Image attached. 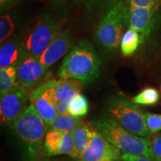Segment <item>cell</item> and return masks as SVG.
Listing matches in <instances>:
<instances>
[{"mask_svg": "<svg viewBox=\"0 0 161 161\" xmlns=\"http://www.w3.org/2000/svg\"><path fill=\"white\" fill-rule=\"evenodd\" d=\"M74 161H80L79 160H74Z\"/></svg>", "mask_w": 161, "mask_h": 161, "instance_id": "obj_33", "label": "cell"}, {"mask_svg": "<svg viewBox=\"0 0 161 161\" xmlns=\"http://www.w3.org/2000/svg\"><path fill=\"white\" fill-rule=\"evenodd\" d=\"M141 43L140 34L135 30L130 29L127 30L122 35L120 41V49L125 56H129L136 51Z\"/></svg>", "mask_w": 161, "mask_h": 161, "instance_id": "obj_16", "label": "cell"}, {"mask_svg": "<svg viewBox=\"0 0 161 161\" xmlns=\"http://www.w3.org/2000/svg\"><path fill=\"white\" fill-rule=\"evenodd\" d=\"M71 44L72 40L69 32L59 29L51 43L40 58V62L49 69L65 55Z\"/></svg>", "mask_w": 161, "mask_h": 161, "instance_id": "obj_11", "label": "cell"}, {"mask_svg": "<svg viewBox=\"0 0 161 161\" xmlns=\"http://www.w3.org/2000/svg\"><path fill=\"white\" fill-rule=\"evenodd\" d=\"M89 103L86 98L81 93L74 96L68 105V114L75 118L81 117L87 114Z\"/></svg>", "mask_w": 161, "mask_h": 161, "instance_id": "obj_19", "label": "cell"}, {"mask_svg": "<svg viewBox=\"0 0 161 161\" xmlns=\"http://www.w3.org/2000/svg\"><path fill=\"white\" fill-rule=\"evenodd\" d=\"M160 6L142 7L128 5L127 23L140 34L141 42L151 35L158 22Z\"/></svg>", "mask_w": 161, "mask_h": 161, "instance_id": "obj_8", "label": "cell"}, {"mask_svg": "<svg viewBox=\"0 0 161 161\" xmlns=\"http://www.w3.org/2000/svg\"><path fill=\"white\" fill-rule=\"evenodd\" d=\"M37 161H50V160H48V159H43V160H37Z\"/></svg>", "mask_w": 161, "mask_h": 161, "instance_id": "obj_31", "label": "cell"}, {"mask_svg": "<svg viewBox=\"0 0 161 161\" xmlns=\"http://www.w3.org/2000/svg\"><path fill=\"white\" fill-rule=\"evenodd\" d=\"M129 6L155 7L161 5V0H127Z\"/></svg>", "mask_w": 161, "mask_h": 161, "instance_id": "obj_26", "label": "cell"}, {"mask_svg": "<svg viewBox=\"0 0 161 161\" xmlns=\"http://www.w3.org/2000/svg\"><path fill=\"white\" fill-rule=\"evenodd\" d=\"M160 95L158 90L154 88L148 87L142 90L138 95L132 98V102L136 104L152 105L156 104L159 101Z\"/></svg>", "mask_w": 161, "mask_h": 161, "instance_id": "obj_21", "label": "cell"}, {"mask_svg": "<svg viewBox=\"0 0 161 161\" xmlns=\"http://www.w3.org/2000/svg\"><path fill=\"white\" fill-rule=\"evenodd\" d=\"M121 156V151L110 143L95 128L93 136L89 145L78 160L80 161H100L103 160L119 161L122 160Z\"/></svg>", "mask_w": 161, "mask_h": 161, "instance_id": "obj_9", "label": "cell"}, {"mask_svg": "<svg viewBox=\"0 0 161 161\" xmlns=\"http://www.w3.org/2000/svg\"><path fill=\"white\" fill-rule=\"evenodd\" d=\"M121 158L123 161H154L146 157L134 155V154H126V153H122Z\"/></svg>", "mask_w": 161, "mask_h": 161, "instance_id": "obj_28", "label": "cell"}, {"mask_svg": "<svg viewBox=\"0 0 161 161\" xmlns=\"http://www.w3.org/2000/svg\"><path fill=\"white\" fill-rule=\"evenodd\" d=\"M23 59V43L15 40H8L0 49V69L16 66Z\"/></svg>", "mask_w": 161, "mask_h": 161, "instance_id": "obj_13", "label": "cell"}, {"mask_svg": "<svg viewBox=\"0 0 161 161\" xmlns=\"http://www.w3.org/2000/svg\"><path fill=\"white\" fill-rule=\"evenodd\" d=\"M69 102H59L56 104V110H57L58 115H69L68 114V105Z\"/></svg>", "mask_w": 161, "mask_h": 161, "instance_id": "obj_29", "label": "cell"}, {"mask_svg": "<svg viewBox=\"0 0 161 161\" xmlns=\"http://www.w3.org/2000/svg\"><path fill=\"white\" fill-rule=\"evenodd\" d=\"M17 84V67L0 69V95L3 96Z\"/></svg>", "mask_w": 161, "mask_h": 161, "instance_id": "obj_20", "label": "cell"}, {"mask_svg": "<svg viewBox=\"0 0 161 161\" xmlns=\"http://www.w3.org/2000/svg\"><path fill=\"white\" fill-rule=\"evenodd\" d=\"M15 25L11 16L4 14L0 18V41H3L8 38L14 31Z\"/></svg>", "mask_w": 161, "mask_h": 161, "instance_id": "obj_23", "label": "cell"}, {"mask_svg": "<svg viewBox=\"0 0 161 161\" xmlns=\"http://www.w3.org/2000/svg\"><path fill=\"white\" fill-rule=\"evenodd\" d=\"M92 125L121 152L144 156L156 161L152 151V141L129 132L110 116L99 117Z\"/></svg>", "mask_w": 161, "mask_h": 161, "instance_id": "obj_2", "label": "cell"}, {"mask_svg": "<svg viewBox=\"0 0 161 161\" xmlns=\"http://www.w3.org/2000/svg\"><path fill=\"white\" fill-rule=\"evenodd\" d=\"M101 61L96 49L89 40L75 44L66 55L58 71L60 78H74L88 84L98 78Z\"/></svg>", "mask_w": 161, "mask_h": 161, "instance_id": "obj_1", "label": "cell"}, {"mask_svg": "<svg viewBox=\"0 0 161 161\" xmlns=\"http://www.w3.org/2000/svg\"><path fill=\"white\" fill-rule=\"evenodd\" d=\"M31 103L35 106L36 110L44 122L50 126L54 119L57 116L58 112L56 110L55 101L52 97L50 90L42 94L41 96L32 100Z\"/></svg>", "mask_w": 161, "mask_h": 161, "instance_id": "obj_14", "label": "cell"}, {"mask_svg": "<svg viewBox=\"0 0 161 161\" xmlns=\"http://www.w3.org/2000/svg\"><path fill=\"white\" fill-rule=\"evenodd\" d=\"M83 83L74 78H60L55 87L50 89L55 105L59 102H69L74 96L80 93Z\"/></svg>", "mask_w": 161, "mask_h": 161, "instance_id": "obj_12", "label": "cell"}, {"mask_svg": "<svg viewBox=\"0 0 161 161\" xmlns=\"http://www.w3.org/2000/svg\"><path fill=\"white\" fill-rule=\"evenodd\" d=\"M128 5L122 0L117 3L106 13L96 28L95 40L104 52L113 54L120 46L125 24L127 23Z\"/></svg>", "mask_w": 161, "mask_h": 161, "instance_id": "obj_4", "label": "cell"}, {"mask_svg": "<svg viewBox=\"0 0 161 161\" xmlns=\"http://www.w3.org/2000/svg\"><path fill=\"white\" fill-rule=\"evenodd\" d=\"M107 109L110 117L129 132L144 138L150 136L143 113L134 102L122 96H112L107 102Z\"/></svg>", "mask_w": 161, "mask_h": 161, "instance_id": "obj_5", "label": "cell"}, {"mask_svg": "<svg viewBox=\"0 0 161 161\" xmlns=\"http://www.w3.org/2000/svg\"><path fill=\"white\" fill-rule=\"evenodd\" d=\"M0 1H1V10L3 11V8L9 7L12 4L14 3L17 0H0Z\"/></svg>", "mask_w": 161, "mask_h": 161, "instance_id": "obj_30", "label": "cell"}, {"mask_svg": "<svg viewBox=\"0 0 161 161\" xmlns=\"http://www.w3.org/2000/svg\"><path fill=\"white\" fill-rule=\"evenodd\" d=\"M100 161H113L111 160H100Z\"/></svg>", "mask_w": 161, "mask_h": 161, "instance_id": "obj_32", "label": "cell"}, {"mask_svg": "<svg viewBox=\"0 0 161 161\" xmlns=\"http://www.w3.org/2000/svg\"><path fill=\"white\" fill-rule=\"evenodd\" d=\"M63 132L49 130L47 131L43 142L44 152L46 156L59 155V150L61 144Z\"/></svg>", "mask_w": 161, "mask_h": 161, "instance_id": "obj_18", "label": "cell"}, {"mask_svg": "<svg viewBox=\"0 0 161 161\" xmlns=\"http://www.w3.org/2000/svg\"><path fill=\"white\" fill-rule=\"evenodd\" d=\"M59 154H67L74 159H78V153L72 132H63Z\"/></svg>", "mask_w": 161, "mask_h": 161, "instance_id": "obj_22", "label": "cell"}, {"mask_svg": "<svg viewBox=\"0 0 161 161\" xmlns=\"http://www.w3.org/2000/svg\"><path fill=\"white\" fill-rule=\"evenodd\" d=\"M11 128L23 142L28 155L36 158L44 142L48 125L40 117L35 106L30 103Z\"/></svg>", "mask_w": 161, "mask_h": 161, "instance_id": "obj_3", "label": "cell"}, {"mask_svg": "<svg viewBox=\"0 0 161 161\" xmlns=\"http://www.w3.org/2000/svg\"><path fill=\"white\" fill-rule=\"evenodd\" d=\"M118 0H88L87 7L91 9L104 10L110 8Z\"/></svg>", "mask_w": 161, "mask_h": 161, "instance_id": "obj_25", "label": "cell"}, {"mask_svg": "<svg viewBox=\"0 0 161 161\" xmlns=\"http://www.w3.org/2000/svg\"><path fill=\"white\" fill-rule=\"evenodd\" d=\"M143 117L150 132L156 133L161 130V115L152 113H143Z\"/></svg>", "mask_w": 161, "mask_h": 161, "instance_id": "obj_24", "label": "cell"}, {"mask_svg": "<svg viewBox=\"0 0 161 161\" xmlns=\"http://www.w3.org/2000/svg\"><path fill=\"white\" fill-rule=\"evenodd\" d=\"M58 23L53 18L42 17L23 43V58L40 59L58 31Z\"/></svg>", "mask_w": 161, "mask_h": 161, "instance_id": "obj_6", "label": "cell"}, {"mask_svg": "<svg viewBox=\"0 0 161 161\" xmlns=\"http://www.w3.org/2000/svg\"><path fill=\"white\" fill-rule=\"evenodd\" d=\"M47 69L38 58H23L17 66V83L31 90L43 79Z\"/></svg>", "mask_w": 161, "mask_h": 161, "instance_id": "obj_10", "label": "cell"}, {"mask_svg": "<svg viewBox=\"0 0 161 161\" xmlns=\"http://www.w3.org/2000/svg\"><path fill=\"white\" fill-rule=\"evenodd\" d=\"M84 121L70 115H58L50 125L49 130L62 132H72Z\"/></svg>", "mask_w": 161, "mask_h": 161, "instance_id": "obj_17", "label": "cell"}, {"mask_svg": "<svg viewBox=\"0 0 161 161\" xmlns=\"http://www.w3.org/2000/svg\"><path fill=\"white\" fill-rule=\"evenodd\" d=\"M152 146L156 161H161V134L153 139Z\"/></svg>", "mask_w": 161, "mask_h": 161, "instance_id": "obj_27", "label": "cell"}, {"mask_svg": "<svg viewBox=\"0 0 161 161\" xmlns=\"http://www.w3.org/2000/svg\"><path fill=\"white\" fill-rule=\"evenodd\" d=\"M94 130L86 122H81L72 131V135L78 153V158L81 155L93 136Z\"/></svg>", "mask_w": 161, "mask_h": 161, "instance_id": "obj_15", "label": "cell"}, {"mask_svg": "<svg viewBox=\"0 0 161 161\" xmlns=\"http://www.w3.org/2000/svg\"><path fill=\"white\" fill-rule=\"evenodd\" d=\"M30 95L29 90L17 83L8 92L2 96L0 100L2 122L11 128L14 121L29 106Z\"/></svg>", "mask_w": 161, "mask_h": 161, "instance_id": "obj_7", "label": "cell"}]
</instances>
